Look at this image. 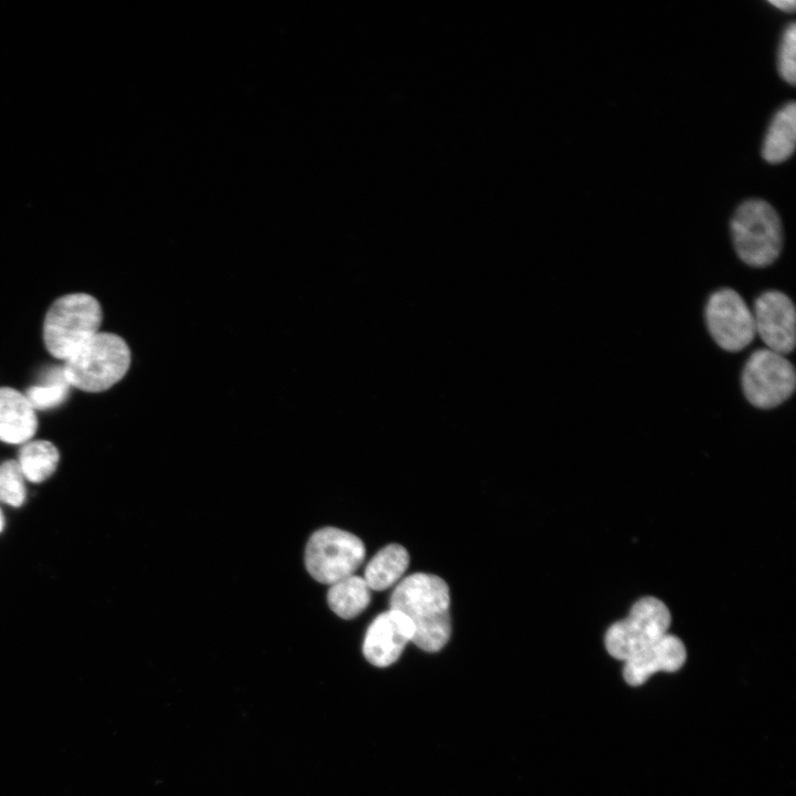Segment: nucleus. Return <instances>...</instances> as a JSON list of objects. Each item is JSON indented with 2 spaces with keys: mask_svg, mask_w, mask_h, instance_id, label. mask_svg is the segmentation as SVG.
<instances>
[{
  "mask_svg": "<svg viewBox=\"0 0 796 796\" xmlns=\"http://www.w3.org/2000/svg\"><path fill=\"white\" fill-rule=\"evenodd\" d=\"M67 383L63 367L53 366L42 374L40 381L25 391V397L34 410H46L60 406L69 396Z\"/></svg>",
  "mask_w": 796,
  "mask_h": 796,
  "instance_id": "obj_17",
  "label": "nucleus"
},
{
  "mask_svg": "<svg viewBox=\"0 0 796 796\" xmlns=\"http://www.w3.org/2000/svg\"><path fill=\"white\" fill-rule=\"evenodd\" d=\"M755 332L766 348L786 356L796 344V310L790 297L782 291L768 290L754 301Z\"/></svg>",
  "mask_w": 796,
  "mask_h": 796,
  "instance_id": "obj_9",
  "label": "nucleus"
},
{
  "mask_svg": "<svg viewBox=\"0 0 796 796\" xmlns=\"http://www.w3.org/2000/svg\"><path fill=\"white\" fill-rule=\"evenodd\" d=\"M370 601V588L359 576H348L331 585L327 593L329 608L341 618L358 616Z\"/></svg>",
  "mask_w": 796,
  "mask_h": 796,
  "instance_id": "obj_16",
  "label": "nucleus"
},
{
  "mask_svg": "<svg viewBox=\"0 0 796 796\" xmlns=\"http://www.w3.org/2000/svg\"><path fill=\"white\" fill-rule=\"evenodd\" d=\"M413 637V625L402 612L389 609L369 625L364 643L365 658L376 667H388Z\"/></svg>",
  "mask_w": 796,
  "mask_h": 796,
  "instance_id": "obj_10",
  "label": "nucleus"
},
{
  "mask_svg": "<svg viewBox=\"0 0 796 796\" xmlns=\"http://www.w3.org/2000/svg\"><path fill=\"white\" fill-rule=\"evenodd\" d=\"M390 609L407 616L413 625L411 641L428 652L440 650L451 635L450 595L447 583L416 573L404 578L389 599Z\"/></svg>",
  "mask_w": 796,
  "mask_h": 796,
  "instance_id": "obj_1",
  "label": "nucleus"
},
{
  "mask_svg": "<svg viewBox=\"0 0 796 796\" xmlns=\"http://www.w3.org/2000/svg\"><path fill=\"white\" fill-rule=\"evenodd\" d=\"M796 105L789 102L773 117L764 138L762 155L769 164H779L790 157L795 149Z\"/></svg>",
  "mask_w": 796,
  "mask_h": 796,
  "instance_id": "obj_14",
  "label": "nucleus"
},
{
  "mask_svg": "<svg viewBox=\"0 0 796 796\" xmlns=\"http://www.w3.org/2000/svg\"><path fill=\"white\" fill-rule=\"evenodd\" d=\"M796 24L792 22L785 29L778 52V71L782 77L789 84L796 82Z\"/></svg>",
  "mask_w": 796,
  "mask_h": 796,
  "instance_id": "obj_19",
  "label": "nucleus"
},
{
  "mask_svg": "<svg viewBox=\"0 0 796 796\" xmlns=\"http://www.w3.org/2000/svg\"><path fill=\"white\" fill-rule=\"evenodd\" d=\"M130 366V350L118 335L98 332L63 364L71 387L87 392L104 391L118 383Z\"/></svg>",
  "mask_w": 796,
  "mask_h": 796,
  "instance_id": "obj_2",
  "label": "nucleus"
},
{
  "mask_svg": "<svg viewBox=\"0 0 796 796\" xmlns=\"http://www.w3.org/2000/svg\"><path fill=\"white\" fill-rule=\"evenodd\" d=\"M704 318L712 339L726 352H741L755 338L752 310L733 289L722 287L709 296Z\"/></svg>",
  "mask_w": 796,
  "mask_h": 796,
  "instance_id": "obj_8",
  "label": "nucleus"
},
{
  "mask_svg": "<svg viewBox=\"0 0 796 796\" xmlns=\"http://www.w3.org/2000/svg\"><path fill=\"white\" fill-rule=\"evenodd\" d=\"M38 430L35 410L21 391L0 388V442L22 446Z\"/></svg>",
  "mask_w": 796,
  "mask_h": 796,
  "instance_id": "obj_12",
  "label": "nucleus"
},
{
  "mask_svg": "<svg viewBox=\"0 0 796 796\" xmlns=\"http://www.w3.org/2000/svg\"><path fill=\"white\" fill-rule=\"evenodd\" d=\"M100 302L86 293H71L55 300L43 323V341L56 359L66 360L100 331Z\"/></svg>",
  "mask_w": 796,
  "mask_h": 796,
  "instance_id": "obj_3",
  "label": "nucleus"
},
{
  "mask_svg": "<svg viewBox=\"0 0 796 796\" xmlns=\"http://www.w3.org/2000/svg\"><path fill=\"white\" fill-rule=\"evenodd\" d=\"M4 527H6V517H4L2 509L0 507V534L4 531Z\"/></svg>",
  "mask_w": 796,
  "mask_h": 796,
  "instance_id": "obj_21",
  "label": "nucleus"
},
{
  "mask_svg": "<svg viewBox=\"0 0 796 796\" xmlns=\"http://www.w3.org/2000/svg\"><path fill=\"white\" fill-rule=\"evenodd\" d=\"M731 234L739 258L752 268L771 265L783 248V227L777 211L765 200L742 202L731 220Z\"/></svg>",
  "mask_w": 796,
  "mask_h": 796,
  "instance_id": "obj_4",
  "label": "nucleus"
},
{
  "mask_svg": "<svg viewBox=\"0 0 796 796\" xmlns=\"http://www.w3.org/2000/svg\"><path fill=\"white\" fill-rule=\"evenodd\" d=\"M365 557V546L356 535L324 527L312 534L305 549V566L322 584L332 585L354 575Z\"/></svg>",
  "mask_w": 796,
  "mask_h": 796,
  "instance_id": "obj_7",
  "label": "nucleus"
},
{
  "mask_svg": "<svg viewBox=\"0 0 796 796\" xmlns=\"http://www.w3.org/2000/svg\"><path fill=\"white\" fill-rule=\"evenodd\" d=\"M670 624L671 615L663 601L641 598L625 619L608 628L606 649L614 658L627 661L663 637Z\"/></svg>",
  "mask_w": 796,
  "mask_h": 796,
  "instance_id": "obj_6",
  "label": "nucleus"
},
{
  "mask_svg": "<svg viewBox=\"0 0 796 796\" xmlns=\"http://www.w3.org/2000/svg\"><path fill=\"white\" fill-rule=\"evenodd\" d=\"M408 564L407 549L399 544H389L368 562L363 578L370 589L384 590L400 579Z\"/></svg>",
  "mask_w": 796,
  "mask_h": 796,
  "instance_id": "obj_15",
  "label": "nucleus"
},
{
  "mask_svg": "<svg viewBox=\"0 0 796 796\" xmlns=\"http://www.w3.org/2000/svg\"><path fill=\"white\" fill-rule=\"evenodd\" d=\"M60 459V451L53 442L32 439L20 447L15 461L27 483L41 484L55 473Z\"/></svg>",
  "mask_w": 796,
  "mask_h": 796,
  "instance_id": "obj_13",
  "label": "nucleus"
},
{
  "mask_svg": "<svg viewBox=\"0 0 796 796\" xmlns=\"http://www.w3.org/2000/svg\"><path fill=\"white\" fill-rule=\"evenodd\" d=\"M769 2L785 12H793L795 10L794 0H771Z\"/></svg>",
  "mask_w": 796,
  "mask_h": 796,
  "instance_id": "obj_20",
  "label": "nucleus"
},
{
  "mask_svg": "<svg viewBox=\"0 0 796 796\" xmlns=\"http://www.w3.org/2000/svg\"><path fill=\"white\" fill-rule=\"evenodd\" d=\"M685 657L683 642L678 637L666 633L643 651L625 661L624 678L630 685H641L658 671L679 670Z\"/></svg>",
  "mask_w": 796,
  "mask_h": 796,
  "instance_id": "obj_11",
  "label": "nucleus"
},
{
  "mask_svg": "<svg viewBox=\"0 0 796 796\" xmlns=\"http://www.w3.org/2000/svg\"><path fill=\"white\" fill-rule=\"evenodd\" d=\"M28 499L27 481L15 460L0 463V503L12 509H20Z\"/></svg>",
  "mask_w": 796,
  "mask_h": 796,
  "instance_id": "obj_18",
  "label": "nucleus"
},
{
  "mask_svg": "<svg viewBox=\"0 0 796 796\" xmlns=\"http://www.w3.org/2000/svg\"><path fill=\"white\" fill-rule=\"evenodd\" d=\"M741 385L746 400L758 409L784 404L796 388V371L786 356L768 348L754 350L745 362Z\"/></svg>",
  "mask_w": 796,
  "mask_h": 796,
  "instance_id": "obj_5",
  "label": "nucleus"
}]
</instances>
